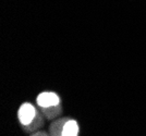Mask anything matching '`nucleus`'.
Masks as SVG:
<instances>
[{"label": "nucleus", "instance_id": "obj_1", "mask_svg": "<svg viewBox=\"0 0 146 136\" xmlns=\"http://www.w3.org/2000/svg\"><path fill=\"white\" fill-rule=\"evenodd\" d=\"M36 109L34 108V106H32L31 104H23V105L20 107L18 112V117L19 120L22 125H27L30 124L34 118L36 116Z\"/></svg>", "mask_w": 146, "mask_h": 136}, {"label": "nucleus", "instance_id": "obj_2", "mask_svg": "<svg viewBox=\"0 0 146 136\" xmlns=\"http://www.w3.org/2000/svg\"><path fill=\"white\" fill-rule=\"evenodd\" d=\"M59 104H60V98H59V96L55 93L45 92V93L39 94L38 97H37V105L39 106L40 108L59 105Z\"/></svg>", "mask_w": 146, "mask_h": 136}, {"label": "nucleus", "instance_id": "obj_3", "mask_svg": "<svg viewBox=\"0 0 146 136\" xmlns=\"http://www.w3.org/2000/svg\"><path fill=\"white\" fill-rule=\"evenodd\" d=\"M71 118H61L58 119L57 121H55L54 123L50 125V135L52 136H60L62 135V132H63V127H64V124L67 123L68 121L70 120Z\"/></svg>", "mask_w": 146, "mask_h": 136}, {"label": "nucleus", "instance_id": "obj_4", "mask_svg": "<svg viewBox=\"0 0 146 136\" xmlns=\"http://www.w3.org/2000/svg\"><path fill=\"white\" fill-rule=\"evenodd\" d=\"M43 125H44L43 117H42L40 112L36 111V116H35V118H34V120H33L30 124H27V125H23V127H24V130L26 131V132L34 133V132L38 130L39 127H43Z\"/></svg>", "mask_w": 146, "mask_h": 136}, {"label": "nucleus", "instance_id": "obj_5", "mask_svg": "<svg viewBox=\"0 0 146 136\" xmlns=\"http://www.w3.org/2000/svg\"><path fill=\"white\" fill-rule=\"evenodd\" d=\"M79 134V124L76 121L70 119L67 123L64 124L62 136H76Z\"/></svg>", "mask_w": 146, "mask_h": 136}, {"label": "nucleus", "instance_id": "obj_6", "mask_svg": "<svg viewBox=\"0 0 146 136\" xmlns=\"http://www.w3.org/2000/svg\"><path fill=\"white\" fill-rule=\"evenodd\" d=\"M42 110H43L44 114L46 116V118L49 119V120H51V119H54V118L58 117L59 114H61V112H62L60 104H59V105L50 106V107H43Z\"/></svg>", "mask_w": 146, "mask_h": 136}, {"label": "nucleus", "instance_id": "obj_7", "mask_svg": "<svg viewBox=\"0 0 146 136\" xmlns=\"http://www.w3.org/2000/svg\"><path fill=\"white\" fill-rule=\"evenodd\" d=\"M32 136H39V135H43V136H46V135H48L46 132H34V133H32L31 134Z\"/></svg>", "mask_w": 146, "mask_h": 136}]
</instances>
